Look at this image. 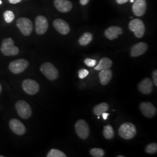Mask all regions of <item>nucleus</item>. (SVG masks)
<instances>
[{"label":"nucleus","instance_id":"nucleus-7","mask_svg":"<svg viewBox=\"0 0 157 157\" xmlns=\"http://www.w3.org/2000/svg\"><path fill=\"white\" fill-rule=\"evenodd\" d=\"M75 130L78 137L83 140L87 139L90 134L89 126L83 119H79L76 122Z\"/></svg>","mask_w":157,"mask_h":157},{"label":"nucleus","instance_id":"nucleus-17","mask_svg":"<svg viewBox=\"0 0 157 157\" xmlns=\"http://www.w3.org/2000/svg\"><path fill=\"white\" fill-rule=\"evenodd\" d=\"M148 49V45L146 43L140 42L136 44L132 48L130 51V55L133 57L140 56L144 54Z\"/></svg>","mask_w":157,"mask_h":157},{"label":"nucleus","instance_id":"nucleus-10","mask_svg":"<svg viewBox=\"0 0 157 157\" xmlns=\"http://www.w3.org/2000/svg\"><path fill=\"white\" fill-rule=\"evenodd\" d=\"M48 22L47 18L44 16L39 15L36 18L35 30L36 33L42 35L45 33L48 29Z\"/></svg>","mask_w":157,"mask_h":157},{"label":"nucleus","instance_id":"nucleus-5","mask_svg":"<svg viewBox=\"0 0 157 157\" xmlns=\"http://www.w3.org/2000/svg\"><path fill=\"white\" fill-rule=\"evenodd\" d=\"M17 113L21 118L28 119L32 116V110L27 102L23 100L17 101L15 104Z\"/></svg>","mask_w":157,"mask_h":157},{"label":"nucleus","instance_id":"nucleus-13","mask_svg":"<svg viewBox=\"0 0 157 157\" xmlns=\"http://www.w3.org/2000/svg\"><path fill=\"white\" fill-rule=\"evenodd\" d=\"M147 2L146 0H136L132 6V11L136 16L142 17L146 13Z\"/></svg>","mask_w":157,"mask_h":157},{"label":"nucleus","instance_id":"nucleus-2","mask_svg":"<svg viewBox=\"0 0 157 157\" xmlns=\"http://www.w3.org/2000/svg\"><path fill=\"white\" fill-rule=\"evenodd\" d=\"M119 135L125 140L133 139L136 135V128L134 124L125 122L122 124L119 129Z\"/></svg>","mask_w":157,"mask_h":157},{"label":"nucleus","instance_id":"nucleus-28","mask_svg":"<svg viewBox=\"0 0 157 157\" xmlns=\"http://www.w3.org/2000/svg\"><path fill=\"white\" fill-rule=\"evenodd\" d=\"M84 63L89 67H95L97 63V61L90 58H86L84 60Z\"/></svg>","mask_w":157,"mask_h":157},{"label":"nucleus","instance_id":"nucleus-16","mask_svg":"<svg viewBox=\"0 0 157 157\" xmlns=\"http://www.w3.org/2000/svg\"><path fill=\"white\" fill-rule=\"evenodd\" d=\"M138 89L144 94H150L153 90V83L151 80L148 78H144L139 84Z\"/></svg>","mask_w":157,"mask_h":157},{"label":"nucleus","instance_id":"nucleus-37","mask_svg":"<svg viewBox=\"0 0 157 157\" xmlns=\"http://www.w3.org/2000/svg\"><path fill=\"white\" fill-rule=\"evenodd\" d=\"M2 4V1L0 0V4Z\"/></svg>","mask_w":157,"mask_h":157},{"label":"nucleus","instance_id":"nucleus-12","mask_svg":"<svg viewBox=\"0 0 157 157\" xmlns=\"http://www.w3.org/2000/svg\"><path fill=\"white\" fill-rule=\"evenodd\" d=\"M10 127L12 131L16 135L22 136L26 132L25 126L17 119H12L10 121Z\"/></svg>","mask_w":157,"mask_h":157},{"label":"nucleus","instance_id":"nucleus-30","mask_svg":"<svg viewBox=\"0 0 157 157\" xmlns=\"http://www.w3.org/2000/svg\"><path fill=\"white\" fill-rule=\"evenodd\" d=\"M152 79H153V82L155 84V86H157V70H154L152 72Z\"/></svg>","mask_w":157,"mask_h":157},{"label":"nucleus","instance_id":"nucleus-35","mask_svg":"<svg viewBox=\"0 0 157 157\" xmlns=\"http://www.w3.org/2000/svg\"><path fill=\"white\" fill-rule=\"evenodd\" d=\"M1 91H2V86H1V85L0 84V93H1Z\"/></svg>","mask_w":157,"mask_h":157},{"label":"nucleus","instance_id":"nucleus-36","mask_svg":"<svg viewBox=\"0 0 157 157\" xmlns=\"http://www.w3.org/2000/svg\"><path fill=\"white\" fill-rule=\"evenodd\" d=\"M130 1L131 2H135V0H130Z\"/></svg>","mask_w":157,"mask_h":157},{"label":"nucleus","instance_id":"nucleus-3","mask_svg":"<svg viewBox=\"0 0 157 157\" xmlns=\"http://www.w3.org/2000/svg\"><path fill=\"white\" fill-rule=\"evenodd\" d=\"M17 26L23 35L25 36H30L33 29V23L27 17H20L17 20Z\"/></svg>","mask_w":157,"mask_h":157},{"label":"nucleus","instance_id":"nucleus-18","mask_svg":"<svg viewBox=\"0 0 157 157\" xmlns=\"http://www.w3.org/2000/svg\"><path fill=\"white\" fill-rule=\"evenodd\" d=\"M122 33V29L116 26H113L108 28L105 30L104 32V34L106 36V37L110 40H113L117 39L119 35H121Z\"/></svg>","mask_w":157,"mask_h":157},{"label":"nucleus","instance_id":"nucleus-22","mask_svg":"<svg viewBox=\"0 0 157 157\" xmlns=\"http://www.w3.org/2000/svg\"><path fill=\"white\" fill-rule=\"evenodd\" d=\"M93 38V34L89 32L84 33L78 39V43L80 45L82 46L87 45L91 43Z\"/></svg>","mask_w":157,"mask_h":157},{"label":"nucleus","instance_id":"nucleus-23","mask_svg":"<svg viewBox=\"0 0 157 157\" xmlns=\"http://www.w3.org/2000/svg\"><path fill=\"white\" fill-rule=\"evenodd\" d=\"M103 135L105 138L108 140H111L113 138L115 133L111 125H107L104 127L103 130Z\"/></svg>","mask_w":157,"mask_h":157},{"label":"nucleus","instance_id":"nucleus-33","mask_svg":"<svg viewBox=\"0 0 157 157\" xmlns=\"http://www.w3.org/2000/svg\"><path fill=\"white\" fill-rule=\"evenodd\" d=\"M128 0H116L117 2L119 4H123L124 3H126Z\"/></svg>","mask_w":157,"mask_h":157},{"label":"nucleus","instance_id":"nucleus-29","mask_svg":"<svg viewBox=\"0 0 157 157\" xmlns=\"http://www.w3.org/2000/svg\"><path fill=\"white\" fill-rule=\"evenodd\" d=\"M89 71L85 69H82L78 71V77L81 79L86 78L89 75Z\"/></svg>","mask_w":157,"mask_h":157},{"label":"nucleus","instance_id":"nucleus-27","mask_svg":"<svg viewBox=\"0 0 157 157\" xmlns=\"http://www.w3.org/2000/svg\"><path fill=\"white\" fill-rule=\"evenodd\" d=\"M146 152L148 154H153L157 152V144L155 143H152L146 147Z\"/></svg>","mask_w":157,"mask_h":157},{"label":"nucleus","instance_id":"nucleus-19","mask_svg":"<svg viewBox=\"0 0 157 157\" xmlns=\"http://www.w3.org/2000/svg\"><path fill=\"white\" fill-rule=\"evenodd\" d=\"M112 78V71L109 69L100 71L99 73V78L102 85L105 86L109 83Z\"/></svg>","mask_w":157,"mask_h":157},{"label":"nucleus","instance_id":"nucleus-32","mask_svg":"<svg viewBox=\"0 0 157 157\" xmlns=\"http://www.w3.org/2000/svg\"><path fill=\"white\" fill-rule=\"evenodd\" d=\"M90 0H80V4L82 6H86L89 2Z\"/></svg>","mask_w":157,"mask_h":157},{"label":"nucleus","instance_id":"nucleus-21","mask_svg":"<svg viewBox=\"0 0 157 157\" xmlns=\"http://www.w3.org/2000/svg\"><path fill=\"white\" fill-rule=\"evenodd\" d=\"M109 109V105L106 102H102L97 105L93 108V112L95 115L100 117L102 113L107 112Z\"/></svg>","mask_w":157,"mask_h":157},{"label":"nucleus","instance_id":"nucleus-15","mask_svg":"<svg viewBox=\"0 0 157 157\" xmlns=\"http://www.w3.org/2000/svg\"><path fill=\"white\" fill-rule=\"evenodd\" d=\"M53 26L56 31L63 35H66L69 33L71 29L67 22L61 19H56L53 22Z\"/></svg>","mask_w":157,"mask_h":157},{"label":"nucleus","instance_id":"nucleus-1","mask_svg":"<svg viewBox=\"0 0 157 157\" xmlns=\"http://www.w3.org/2000/svg\"><path fill=\"white\" fill-rule=\"evenodd\" d=\"M1 51L6 56H14L19 54V50L17 47L14 45V41L12 39L6 38L2 42Z\"/></svg>","mask_w":157,"mask_h":157},{"label":"nucleus","instance_id":"nucleus-20","mask_svg":"<svg viewBox=\"0 0 157 157\" xmlns=\"http://www.w3.org/2000/svg\"><path fill=\"white\" fill-rule=\"evenodd\" d=\"M112 61L108 58H102L98 65L94 67V69L96 71H100L102 70L108 69L112 67Z\"/></svg>","mask_w":157,"mask_h":157},{"label":"nucleus","instance_id":"nucleus-31","mask_svg":"<svg viewBox=\"0 0 157 157\" xmlns=\"http://www.w3.org/2000/svg\"><path fill=\"white\" fill-rule=\"evenodd\" d=\"M22 0H8L9 2L12 4H17L21 2Z\"/></svg>","mask_w":157,"mask_h":157},{"label":"nucleus","instance_id":"nucleus-25","mask_svg":"<svg viewBox=\"0 0 157 157\" xmlns=\"http://www.w3.org/2000/svg\"><path fill=\"white\" fill-rule=\"evenodd\" d=\"M90 154L94 157H102L105 155L104 150L99 148H93L90 150Z\"/></svg>","mask_w":157,"mask_h":157},{"label":"nucleus","instance_id":"nucleus-26","mask_svg":"<svg viewBox=\"0 0 157 157\" xmlns=\"http://www.w3.org/2000/svg\"><path fill=\"white\" fill-rule=\"evenodd\" d=\"M47 157H66L67 155L63 152L56 150L51 149L47 155Z\"/></svg>","mask_w":157,"mask_h":157},{"label":"nucleus","instance_id":"nucleus-34","mask_svg":"<svg viewBox=\"0 0 157 157\" xmlns=\"http://www.w3.org/2000/svg\"><path fill=\"white\" fill-rule=\"evenodd\" d=\"M101 115H102V118H103L104 120H106V119H107L108 117L109 116V113H107V112H104V113H102Z\"/></svg>","mask_w":157,"mask_h":157},{"label":"nucleus","instance_id":"nucleus-4","mask_svg":"<svg viewBox=\"0 0 157 157\" xmlns=\"http://www.w3.org/2000/svg\"><path fill=\"white\" fill-rule=\"evenodd\" d=\"M40 71L45 77L50 80L58 78L59 72L56 67L50 62L44 63L40 67Z\"/></svg>","mask_w":157,"mask_h":157},{"label":"nucleus","instance_id":"nucleus-9","mask_svg":"<svg viewBox=\"0 0 157 157\" xmlns=\"http://www.w3.org/2000/svg\"><path fill=\"white\" fill-rule=\"evenodd\" d=\"M22 86L23 90L29 95H34L39 91V84L34 80L26 79L23 80Z\"/></svg>","mask_w":157,"mask_h":157},{"label":"nucleus","instance_id":"nucleus-38","mask_svg":"<svg viewBox=\"0 0 157 157\" xmlns=\"http://www.w3.org/2000/svg\"><path fill=\"white\" fill-rule=\"evenodd\" d=\"M118 157H124V156H122V155H121V156H118Z\"/></svg>","mask_w":157,"mask_h":157},{"label":"nucleus","instance_id":"nucleus-8","mask_svg":"<svg viewBox=\"0 0 157 157\" xmlns=\"http://www.w3.org/2000/svg\"><path fill=\"white\" fill-rule=\"evenodd\" d=\"M29 62L25 59H19L11 62L9 69L14 74L22 73L28 67Z\"/></svg>","mask_w":157,"mask_h":157},{"label":"nucleus","instance_id":"nucleus-24","mask_svg":"<svg viewBox=\"0 0 157 157\" xmlns=\"http://www.w3.org/2000/svg\"><path fill=\"white\" fill-rule=\"evenodd\" d=\"M15 14L12 11L7 10L4 13V21L7 23H10L12 22L13 21V20L15 19Z\"/></svg>","mask_w":157,"mask_h":157},{"label":"nucleus","instance_id":"nucleus-11","mask_svg":"<svg viewBox=\"0 0 157 157\" xmlns=\"http://www.w3.org/2000/svg\"><path fill=\"white\" fill-rule=\"evenodd\" d=\"M140 109L142 113L147 118L154 117L157 113L155 107L150 102H143L140 103Z\"/></svg>","mask_w":157,"mask_h":157},{"label":"nucleus","instance_id":"nucleus-6","mask_svg":"<svg viewBox=\"0 0 157 157\" xmlns=\"http://www.w3.org/2000/svg\"><path fill=\"white\" fill-rule=\"evenodd\" d=\"M130 31L133 32L135 36L137 38H141L145 33V26L143 22L139 19L132 20L129 24Z\"/></svg>","mask_w":157,"mask_h":157},{"label":"nucleus","instance_id":"nucleus-14","mask_svg":"<svg viewBox=\"0 0 157 157\" xmlns=\"http://www.w3.org/2000/svg\"><path fill=\"white\" fill-rule=\"evenodd\" d=\"M54 5L58 11L62 13L71 11L73 7L72 3L69 0H54Z\"/></svg>","mask_w":157,"mask_h":157}]
</instances>
